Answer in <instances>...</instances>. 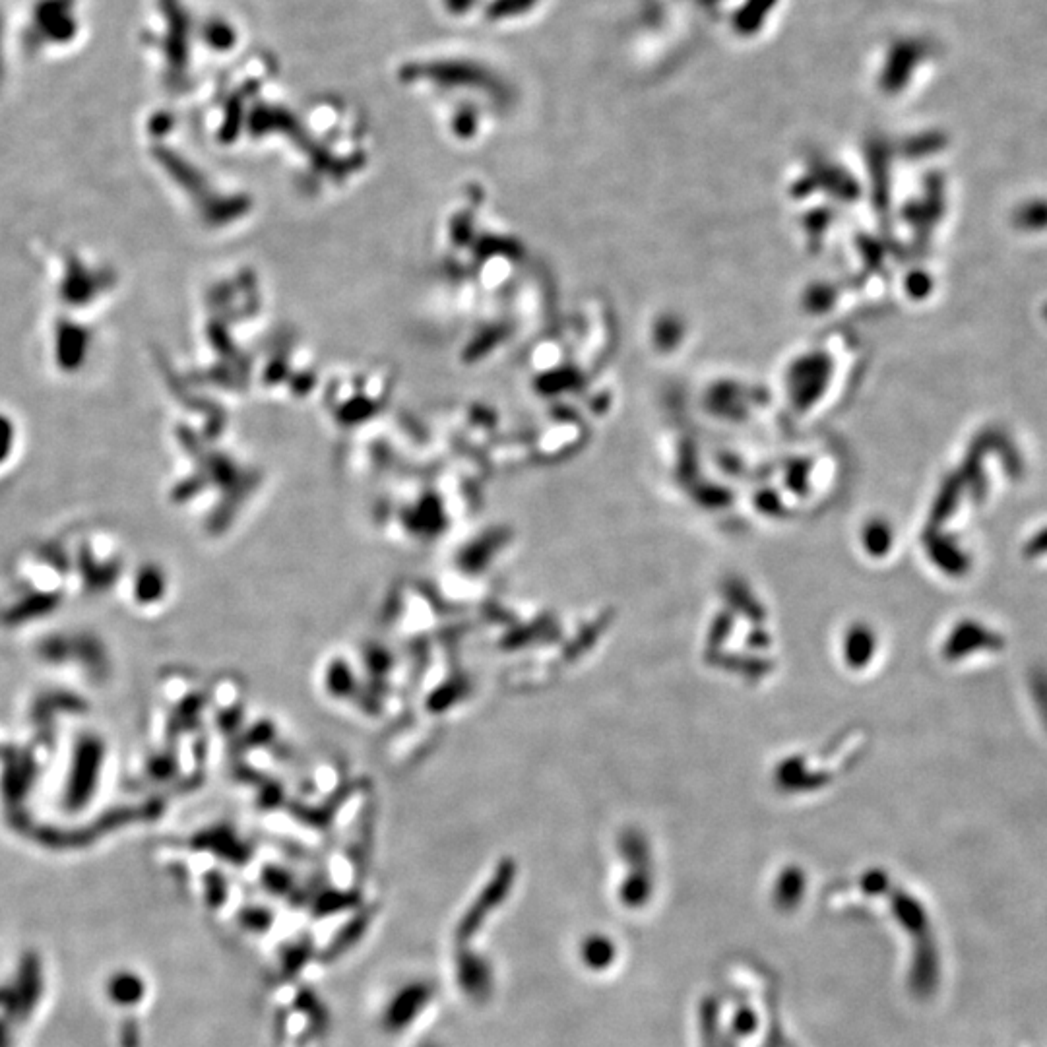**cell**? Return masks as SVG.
Here are the masks:
<instances>
[{
	"label": "cell",
	"instance_id": "1",
	"mask_svg": "<svg viewBox=\"0 0 1047 1047\" xmlns=\"http://www.w3.org/2000/svg\"><path fill=\"white\" fill-rule=\"evenodd\" d=\"M437 987L429 980L415 978L398 985L382 1001L379 1026L386 1036H404L431 1009Z\"/></svg>",
	"mask_w": 1047,
	"mask_h": 1047
},
{
	"label": "cell",
	"instance_id": "2",
	"mask_svg": "<svg viewBox=\"0 0 1047 1047\" xmlns=\"http://www.w3.org/2000/svg\"><path fill=\"white\" fill-rule=\"evenodd\" d=\"M41 993V962L33 952H28L20 962L18 978L14 980V984L0 985L2 1016L12 1022L28 1020L41 999Z\"/></svg>",
	"mask_w": 1047,
	"mask_h": 1047
},
{
	"label": "cell",
	"instance_id": "3",
	"mask_svg": "<svg viewBox=\"0 0 1047 1047\" xmlns=\"http://www.w3.org/2000/svg\"><path fill=\"white\" fill-rule=\"evenodd\" d=\"M454 978L460 993L476 1005L491 999L495 991L493 966L477 952L464 951L458 954L454 962Z\"/></svg>",
	"mask_w": 1047,
	"mask_h": 1047
},
{
	"label": "cell",
	"instance_id": "4",
	"mask_svg": "<svg viewBox=\"0 0 1047 1047\" xmlns=\"http://www.w3.org/2000/svg\"><path fill=\"white\" fill-rule=\"evenodd\" d=\"M37 22L45 28V33L53 41H66L76 32L72 18L66 14L63 0H45L37 10Z\"/></svg>",
	"mask_w": 1047,
	"mask_h": 1047
},
{
	"label": "cell",
	"instance_id": "5",
	"mask_svg": "<svg viewBox=\"0 0 1047 1047\" xmlns=\"http://www.w3.org/2000/svg\"><path fill=\"white\" fill-rule=\"evenodd\" d=\"M109 999L119 1007H134L146 995L144 980L134 972H119L107 984Z\"/></svg>",
	"mask_w": 1047,
	"mask_h": 1047
},
{
	"label": "cell",
	"instance_id": "6",
	"mask_svg": "<svg viewBox=\"0 0 1047 1047\" xmlns=\"http://www.w3.org/2000/svg\"><path fill=\"white\" fill-rule=\"evenodd\" d=\"M140 1046V1028L136 1022L128 1020L121 1028V1047Z\"/></svg>",
	"mask_w": 1047,
	"mask_h": 1047
},
{
	"label": "cell",
	"instance_id": "7",
	"mask_svg": "<svg viewBox=\"0 0 1047 1047\" xmlns=\"http://www.w3.org/2000/svg\"><path fill=\"white\" fill-rule=\"evenodd\" d=\"M10 1044H12L10 1026H8V1022L4 1020V1016L0 1015V1047H10Z\"/></svg>",
	"mask_w": 1047,
	"mask_h": 1047
},
{
	"label": "cell",
	"instance_id": "8",
	"mask_svg": "<svg viewBox=\"0 0 1047 1047\" xmlns=\"http://www.w3.org/2000/svg\"><path fill=\"white\" fill-rule=\"evenodd\" d=\"M419 1047H441L437 1042H423Z\"/></svg>",
	"mask_w": 1047,
	"mask_h": 1047
}]
</instances>
